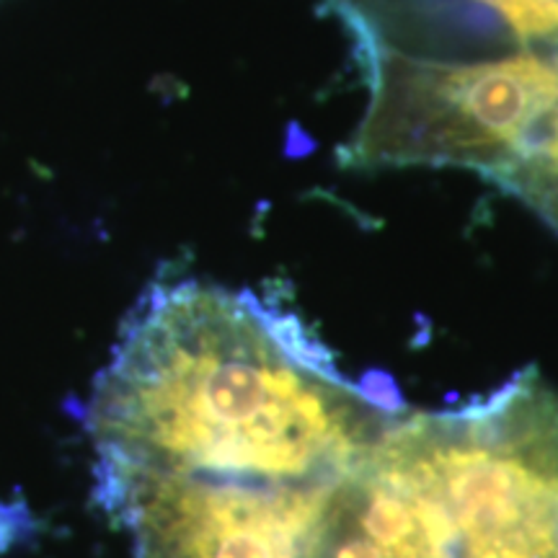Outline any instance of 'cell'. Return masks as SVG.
I'll use <instances>...</instances> for the list:
<instances>
[{"label": "cell", "instance_id": "5b68a950", "mask_svg": "<svg viewBox=\"0 0 558 558\" xmlns=\"http://www.w3.org/2000/svg\"><path fill=\"white\" fill-rule=\"evenodd\" d=\"M486 558H558V501L514 530Z\"/></svg>", "mask_w": 558, "mask_h": 558}, {"label": "cell", "instance_id": "7a4b0ae2", "mask_svg": "<svg viewBox=\"0 0 558 558\" xmlns=\"http://www.w3.org/2000/svg\"><path fill=\"white\" fill-rule=\"evenodd\" d=\"M365 109L349 169H463L558 230V0H320Z\"/></svg>", "mask_w": 558, "mask_h": 558}, {"label": "cell", "instance_id": "6da1fadb", "mask_svg": "<svg viewBox=\"0 0 558 558\" xmlns=\"http://www.w3.org/2000/svg\"><path fill=\"white\" fill-rule=\"evenodd\" d=\"M295 313L251 290L173 279L145 292L90 393L99 469L246 484H337L403 414Z\"/></svg>", "mask_w": 558, "mask_h": 558}, {"label": "cell", "instance_id": "277c9868", "mask_svg": "<svg viewBox=\"0 0 558 558\" xmlns=\"http://www.w3.org/2000/svg\"><path fill=\"white\" fill-rule=\"evenodd\" d=\"M308 558H456L439 509L378 445L331 486Z\"/></svg>", "mask_w": 558, "mask_h": 558}, {"label": "cell", "instance_id": "3957f363", "mask_svg": "<svg viewBox=\"0 0 558 558\" xmlns=\"http://www.w3.org/2000/svg\"><path fill=\"white\" fill-rule=\"evenodd\" d=\"M99 497L137 558H308L333 484H246L96 471Z\"/></svg>", "mask_w": 558, "mask_h": 558}, {"label": "cell", "instance_id": "8992f818", "mask_svg": "<svg viewBox=\"0 0 558 558\" xmlns=\"http://www.w3.org/2000/svg\"><path fill=\"white\" fill-rule=\"evenodd\" d=\"M21 522H24V518H21L19 507L0 505V556L11 548L13 541H16Z\"/></svg>", "mask_w": 558, "mask_h": 558}]
</instances>
